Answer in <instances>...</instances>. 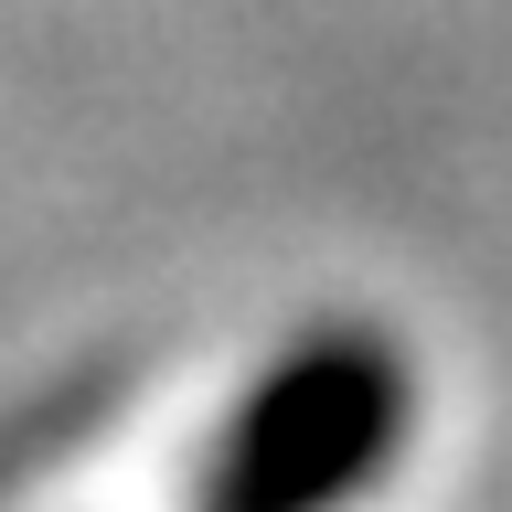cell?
<instances>
[{"label": "cell", "mask_w": 512, "mask_h": 512, "mask_svg": "<svg viewBox=\"0 0 512 512\" xmlns=\"http://www.w3.org/2000/svg\"><path fill=\"white\" fill-rule=\"evenodd\" d=\"M406 438V363L374 331H310L214 448L203 512H331Z\"/></svg>", "instance_id": "6da1fadb"}]
</instances>
